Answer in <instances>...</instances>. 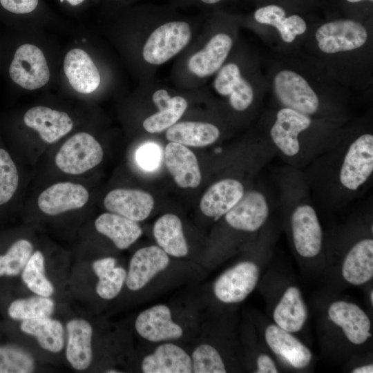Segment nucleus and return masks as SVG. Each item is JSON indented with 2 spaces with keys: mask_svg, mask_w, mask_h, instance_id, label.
Here are the masks:
<instances>
[{
  "mask_svg": "<svg viewBox=\"0 0 373 373\" xmlns=\"http://www.w3.org/2000/svg\"><path fill=\"white\" fill-rule=\"evenodd\" d=\"M302 173L316 207L329 212L345 209L372 186V133H345Z\"/></svg>",
  "mask_w": 373,
  "mask_h": 373,
  "instance_id": "obj_1",
  "label": "nucleus"
},
{
  "mask_svg": "<svg viewBox=\"0 0 373 373\" xmlns=\"http://www.w3.org/2000/svg\"><path fill=\"white\" fill-rule=\"evenodd\" d=\"M322 126L312 116L283 107L275 113L265 137L284 164L302 170L336 144L345 133Z\"/></svg>",
  "mask_w": 373,
  "mask_h": 373,
  "instance_id": "obj_2",
  "label": "nucleus"
},
{
  "mask_svg": "<svg viewBox=\"0 0 373 373\" xmlns=\"http://www.w3.org/2000/svg\"><path fill=\"white\" fill-rule=\"evenodd\" d=\"M173 6L142 5L148 31L139 49L140 57L148 68H154L180 55L191 44L195 24Z\"/></svg>",
  "mask_w": 373,
  "mask_h": 373,
  "instance_id": "obj_3",
  "label": "nucleus"
},
{
  "mask_svg": "<svg viewBox=\"0 0 373 373\" xmlns=\"http://www.w3.org/2000/svg\"><path fill=\"white\" fill-rule=\"evenodd\" d=\"M233 41L224 32L205 37L203 35L182 52L178 73L185 87L202 83L220 70L230 53Z\"/></svg>",
  "mask_w": 373,
  "mask_h": 373,
  "instance_id": "obj_4",
  "label": "nucleus"
},
{
  "mask_svg": "<svg viewBox=\"0 0 373 373\" xmlns=\"http://www.w3.org/2000/svg\"><path fill=\"white\" fill-rule=\"evenodd\" d=\"M276 197L266 183L252 188L222 217L231 229L247 233L260 231L269 220Z\"/></svg>",
  "mask_w": 373,
  "mask_h": 373,
  "instance_id": "obj_5",
  "label": "nucleus"
},
{
  "mask_svg": "<svg viewBox=\"0 0 373 373\" xmlns=\"http://www.w3.org/2000/svg\"><path fill=\"white\" fill-rule=\"evenodd\" d=\"M103 156L99 142L92 135L79 132L64 143L55 156V164L65 173L79 175L97 166Z\"/></svg>",
  "mask_w": 373,
  "mask_h": 373,
  "instance_id": "obj_6",
  "label": "nucleus"
},
{
  "mask_svg": "<svg viewBox=\"0 0 373 373\" xmlns=\"http://www.w3.org/2000/svg\"><path fill=\"white\" fill-rule=\"evenodd\" d=\"M9 75L20 87L34 90L48 82L50 71L43 51L34 44H24L15 52Z\"/></svg>",
  "mask_w": 373,
  "mask_h": 373,
  "instance_id": "obj_7",
  "label": "nucleus"
},
{
  "mask_svg": "<svg viewBox=\"0 0 373 373\" xmlns=\"http://www.w3.org/2000/svg\"><path fill=\"white\" fill-rule=\"evenodd\" d=\"M274 90L283 107L313 116L321 109V101L308 82L299 74L289 70L277 73Z\"/></svg>",
  "mask_w": 373,
  "mask_h": 373,
  "instance_id": "obj_8",
  "label": "nucleus"
},
{
  "mask_svg": "<svg viewBox=\"0 0 373 373\" xmlns=\"http://www.w3.org/2000/svg\"><path fill=\"white\" fill-rule=\"evenodd\" d=\"M259 276L260 269L256 262H240L218 276L213 283V294L224 303H240L254 291Z\"/></svg>",
  "mask_w": 373,
  "mask_h": 373,
  "instance_id": "obj_9",
  "label": "nucleus"
},
{
  "mask_svg": "<svg viewBox=\"0 0 373 373\" xmlns=\"http://www.w3.org/2000/svg\"><path fill=\"white\" fill-rule=\"evenodd\" d=\"M315 36L320 50L332 54L360 48L365 43L367 32L358 22L339 19L322 25Z\"/></svg>",
  "mask_w": 373,
  "mask_h": 373,
  "instance_id": "obj_10",
  "label": "nucleus"
},
{
  "mask_svg": "<svg viewBox=\"0 0 373 373\" xmlns=\"http://www.w3.org/2000/svg\"><path fill=\"white\" fill-rule=\"evenodd\" d=\"M251 188L236 176L221 178L210 186L203 195L200 203V210L204 216L216 220L233 208Z\"/></svg>",
  "mask_w": 373,
  "mask_h": 373,
  "instance_id": "obj_11",
  "label": "nucleus"
},
{
  "mask_svg": "<svg viewBox=\"0 0 373 373\" xmlns=\"http://www.w3.org/2000/svg\"><path fill=\"white\" fill-rule=\"evenodd\" d=\"M212 87L217 94L228 99L229 104L234 111L245 112L254 103L253 87L242 77L236 63L223 64L215 75Z\"/></svg>",
  "mask_w": 373,
  "mask_h": 373,
  "instance_id": "obj_12",
  "label": "nucleus"
},
{
  "mask_svg": "<svg viewBox=\"0 0 373 373\" xmlns=\"http://www.w3.org/2000/svg\"><path fill=\"white\" fill-rule=\"evenodd\" d=\"M137 333L144 339L153 343L180 338L184 330L172 318L171 309L158 304L141 312L135 321Z\"/></svg>",
  "mask_w": 373,
  "mask_h": 373,
  "instance_id": "obj_13",
  "label": "nucleus"
},
{
  "mask_svg": "<svg viewBox=\"0 0 373 373\" xmlns=\"http://www.w3.org/2000/svg\"><path fill=\"white\" fill-rule=\"evenodd\" d=\"M170 263L169 256L157 245L137 250L131 257L126 271V285L131 291L144 288Z\"/></svg>",
  "mask_w": 373,
  "mask_h": 373,
  "instance_id": "obj_14",
  "label": "nucleus"
},
{
  "mask_svg": "<svg viewBox=\"0 0 373 373\" xmlns=\"http://www.w3.org/2000/svg\"><path fill=\"white\" fill-rule=\"evenodd\" d=\"M151 93V101L157 111L146 117L143 128L149 133H162L175 124L188 108V101L182 95H172L164 86H157Z\"/></svg>",
  "mask_w": 373,
  "mask_h": 373,
  "instance_id": "obj_15",
  "label": "nucleus"
},
{
  "mask_svg": "<svg viewBox=\"0 0 373 373\" xmlns=\"http://www.w3.org/2000/svg\"><path fill=\"white\" fill-rule=\"evenodd\" d=\"M88 199L89 193L83 185L69 182H58L39 194L37 205L45 214L56 216L82 208Z\"/></svg>",
  "mask_w": 373,
  "mask_h": 373,
  "instance_id": "obj_16",
  "label": "nucleus"
},
{
  "mask_svg": "<svg viewBox=\"0 0 373 373\" xmlns=\"http://www.w3.org/2000/svg\"><path fill=\"white\" fill-rule=\"evenodd\" d=\"M63 69L69 84L77 93L90 94L101 84L99 68L89 54L82 48H72L66 54Z\"/></svg>",
  "mask_w": 373,
  "mask_h": 373,
  "instance_id": "obj_17",
  "label": "nucleus"
},
{
  "mask_svg": "<svg viewBox=\"0 0 373 373\" xmlns=\"http://www.w3.org/2000/svg\"><path fill=\"white\" fill-rule=\"evenodd\" d=\"M365 233L352 241L343 262V277L354 285H363L373 277V231Z\"/></svg>",
  "mask_w": 373,
  "mask_h": 373,
  "instance_id": "obj_18",
  "label": "nucleus"
},
{
  "mask_svg": "<svg viewBox=\"0 0 373 373\" xmlns=\"http://www.w3.org/2000/svg\"><path fill=\"white\" fill-rule=\"evenodd\" d=\"M23 122L49 144L59 140L73 128V121L68 113L44 106L29 108L23 115Z\"/></svg>",
  "mask_w": 373,
  "mask_h": 373,
  "instance_id": "obj_19",
  "label": "nucleus"
},
{
  "mask_svg": "<svg viewBox=\"0 0 373 373\" xmlns=\"http://www.w3.org/2000/svg\"><path fill=\"white\" fill-rule=\"evenodd\" d=\"M330 321L340 327L347 339L355 345H361L371 336V323L366 313L357 305L338 300L328 308Z\"/></svg>",
  "mask_w": 373,
  "mask_h": 373,
  "instance_id": "obj_20",
  "label": "nucleus"
},
{
  "mask_svg": "<svg viewBox=\"0 0 373 373\" xmlns=\"http://www.w3.org/2000/svg\"><path fill=\"white\" fill-rule=\"evenodd\" d=\"M104 205L109 212L139 222L149 216L154 207V199L150 193L142 190L115 189L106 194Z\"/></svg>",
  "mask_w": 373,
  "mask_h": 373,
  "instance_id": "obj_21",
  "label": "nucleus"
},
{
  "mask_svg": "<svg viewBox=\"0 0 373 373\" xmlns=\"http://www.w3.org/2000/svg\"><path fill=\"white\" fill-rule=\"evenodd\" d=\"M164 160L167 170L181 188H195L202 175L195 154L186 146L170 142L166 146Z\"/></svg>",
  "mask_w": 373,
  "mask_h": 373,
  "instance_id": "obj_22",
  "label": "nucleus"
},
{
  "mask_svg": "<svg viewBox=\"0 0 373 373\" xmlns=\"http://www.w3.org/2000/svg\"><path fill=\"white\" fill-rule=\"evenodd\" d=\"M265 338L272 352L291 367L303 369L309 365L311 351L291 332L271 324L265 329Z\"/></svg>",
  "mask_w": 373,
  "mask_h": 373,
  "instance_id": "obj_23",
  "label": "nucleus"
},
{
  "mask_svg": "<svg viewBox=\"0 0 373 373\" xmlns=\"http://www.w3.org/2000/svg\"><path fill=\"white\" fill-rule=\"evenodd\" d=\"M144 373H191V355L172 343L159 345L141 363Z\"/></svg>",
  "mask_w": 373,
  "mask_h": 373,
  "instance_id": "obj_24",
  "label": "nucleus"
},
{
  "mask_svg": "<svg viewBox=\"0 0 373 373\" xmlns=\"http://www.w3.org/2000/svg\"><path fill=\"white\" fill-rule=\"evenodd\" d=\"M67 343L66 356L77 370L87 369L93 360V327L83 318H74L66 324Z\"/></svg>",
  "mask_w": 373,
  "mask_h": 373,
  "instance_id": "obj_25",
  "label": "nucleus"
},
{
  "mask_svg": "<svg viewBox=\"0 0 373 373\" xmlns=\"http://www.w3.org/2000/svg\"><path fill=\"white\" fill-rule=\"evenodd\" d=\"M169 142L186 146L202 147L216 142L221 135L216 124L199 121L178 122L166 130Z\"/></svg>",
  "mask_w": 373,
  "mask_h": 373,
  "instance_id": "obj_26",
  "label": "nucleus"
},
{
  "mask_svg": "<svg viewBox=\"0 0 373 373\" xmlns=\"http://www.w3.org/2000/svg\"><path fill=\"white\" fill-rule=\"evenodd\" d=\"M273 318L276 325L293 333L299 332L307 318V309L300 289L296 286L286 289L276 305Z\"/></svg>",
  "mask_w": 373,
  "mask_h": 373,
  "instance_id": "obj_27",
  "label": "nucleus"
},
{
  "mask_svg": "<svg viewBox=\"0 0 373 373\" xmlns=\"http://www.w3.org/2000/svg\"><path fill=\"white\" fill-rule=\"evenodd\" d=\"M95 227L122 250L128 248L142 234L137 222L111 212L99 215L95 221Z\"/></svg>",
  "mask_w": 373,
  "mask_h": 373,
  "instance_id": "obj_28",
  "label": "nucleus"
},
{
  "mask_svg": "<svg viewBox=\"0 0 373 373\" xmlns=\"http://www.w3.org/2000/svg\"><path fill=\"white\" fill-rule=\"evenodd\" d=\"M153 233L157 246L169 256L175 258L187 256L189 247L181 220L176 215L166 213L160 216L153 224Z\"/></svg>",
  "mask_w": 373,
  "mask_h": 373,
  "instance_id": "obj_29",
  "label": "nucleus"
},
{
  "mask_svg": "<svg viewBox=\"0 0 373 373\" xmlns=\"http://www.w3.org/2000/svg\"><path fill=\"white\" fill-rule=\"evenodd\" d=\"M254 19L262 24L274 26L280 32L283 40L292 42L296 37L303 34L307 25L305 20L297 15L286 17L285 10L276 5H268L257 9L254 14Z\"/></svg>",
  "mask_w": 373,
  "mask_h": 373,
  "instance_id": "obj_30",
  "label": "nucleus"
},
{
  "mask_svg": "<svg viewBox=\"0 0 373 373\" xmlns=\"http://www.w3.org/2000/svg\"><path fill=\"white\" fill-rule=\"evenodd\" d=\"M21 330L34 336L44 350L59 352L64 345V330L60 321L48 317H43L21 321Z\"/></svg>",
  "mask_w": 373,
  "mask_h": 373,
  "instance_id": "obj_31",
  "label": "nucleus"
},
{
  "mask_svg": "<svg viewBox=\"0 0 373 373\" xmlns=\"http://www.w3.org/2000/svg\"><path fill=\"white\" fill-rule=\"evenodd\" d=\"M92 268L98 278L95 287L97 295L105 300L115 298L120 293L126 282V269L116 266V259L113 257L94 261Z\"/></svg>",
  "mask_w": 373,
  "mask_h": 373,
  "instance_id": "obj_32",
  "label": "nucleus"
},
{
  "mask_svg": "<svg viewBox=\"0 0 373 373\" xmlns=\"http://www.w3.org/2000/svg\"><path fill=\"white\" fill-rule=\"evenodd\" d=\"M54 309L55 303L50 297L36 294L12 302L8 314L11 318L23 321L50 316Z\"/></svg>",
  "mask_w": 373,
  "mask_h": 373,
  "instance_id": "obj_33",
  "label": "nucleus"
},
{
  "mask_svg": "<svg viewBox=\"0 0 373 373\" xmlns=\"http://www.w3.org/2000/svg\"><path fill=\"white\" fill-rule=\"evenodd\" d=\"M21 278L26 287L37 295L50 297L54 286L45 274L44 257L40 251L32 252L23 269Z\"/></svg>",
  "mask_w": 373,
  "mask_h": 373,
  "instance_id": "obj_34",
  "label": "nucleus"
},
{
  "mask_svg": "<svg viewBox=\"0 0 373 373\" xmlns=\"http://www.w3.org/2000/svg\"><path fill=\"white\" fill-rule=\"evenodd\" d=\"M33 252V245L26 239L15 241L4 255H0V276H15L23 269Z\"/></svg>",
  "mask_w": 373,
  "mask_h": 373,
  "instance_id": "obj_35",
  "label": "nucleus"
},
{
  "mask_svg": "<svg viewBox=\"0 0 373 373\" xmlns=\"http://www.w3.org/2000/svg\"><path fill=\"white\" fill-rule=\"evenodd\" d=\"M35 362L27 350L12 345L0 346V373H30Z\"/></svg>",
  "mask_w": 373,
  "mask_h": 373,
  "instance_id": "obj_36",
  "label": "nucleus"
},
{
  "mask_svg": "<svg viewBox=\"0 0 373 373\" xmlns=\"http://www.w3.org/2000/svg\"><path fill=\"white\" fill-rule=\"evenodd\" d=\"M192 372L224 373L227 368L220 352L213 345L202 343L198 345L191 354Z\"/></svg>",
  "mask_w": 373,
  "mask_h": 373,
  "instance_id": "obj_37",
  "label": "nucleus"
},
{
  "mask_svg": "<svg viewBox=\"0 0 373 373\" xmlns=\"http://www.w3.org/2000/svg\"><path fill=\"white\" fill-rule=\"evenodd\" d=\"M19 186V173L9 153L0 148V205L9 202Z\"/></svg>",
  "mask_w": 373,
  "mask_h": 373,
  "instance_id": "obj_38",
  "label": "nucleus"
},
{
  "mask_svg": "<svg viewBox=\"0 0 373 373\" xmlns=\"http://www.w3.org/2000/svg\"><path fill=\"white\" fill-rule=\"evenodd\" d=\"M6 11L19 15H34L42 10L41 0H0Z\"/></svg>",
  "mask_w": 373,
  "mask_h": 373,
  "instance_id": "obj_39",
  "label": "nucleus"
},
{
  "mask_svg": "<svg viewBox=\"0 0 373 373\" xmlns=\"http://www.w3.org/2000/svg\"><path fill=\"white\" fill-rule=\"evenodd\" d=\"M160 153L157 144L147 143L139 148L136 153V160L142 169L152 171L157 168L160 163Z\"/></svg>",
  "mask_w": 373,
  "mask_h": 373,
  "instance_id": "obj_40",
  "label": "nucleus"
},
{
  "mask_svg": "<svg viewBox=\"0 0 373 373\" xmlns=\"http://www.w3.org/2000/svg\"><path fill=\"white\" fill-rule=\"evenodd\" d=\"M223 0H171V6L174 8L196 7L208 9L220 4Z\"/></svg>",
  "mask_w": 373,
  "mask_h": 373,
  "instance_id": "obj_41",
  "label": "nucleus"
},
{
  "mask_svg": "<svg viewBox=\"0 0 373 373\" xmlns=\"http://www.w3.org/2000/svg\"><path fill=\"white\" fill-rule=\"evenodd\" d=\"M256 373H277L278 372L276 365L271 358L265 354H260L256 361Z\"/></svg>",
  "mask_w": 373,
  "mask_h": 373,
  "instance_id": "obj_42",
  "label": "nucleus"
},
{
  "mask_svg": "<svg viewBox=\"0 0 373 373\" xmlns=\"http://www.w3.org/2000/svg\"><path fill=\"white\" fill-rule=\"evenodd\" d=\"M137 1L139 0H105L104 4L108 8L117 10L131 6Z\"/></svg>",
  "mask_w": 373,
  "mask_h": 373,
  "instance_id": "obj_43",
  "label": "nucleus"
},
{
  "mask_svg": "<svg viewBox=\"0 0 373 373\" xmlns=\"http://www.w3.org/2000/svg\"><path fill=\"white\" fill-rule=\"evenodd\" d=\"M66 6L70 8H79L85 5L88 0H59Z\"/></svg>",
  "mask_w": 373,
  "mask_h": 373,
  "instance_id": "obj_44",
  "label": "nucleus"
},
{
  "mask_svg": "<svg viewBox=\"0 0 373 373\" xmlns=\"http://www.w3.org/2000/svg\"><path fill=\"white\" fill-rule=\"evenodd\" d=\"M352 373H372L373 365L367 364L360 367H355L352 371Z\"/></svg>",
  "mask_w": 373,
  "mask_h": 373,
  "instance_id": "obj_45",
  "label": "nucleus"
},
{
  "mask_svg": "<svg viewBox=\"0 0 373 373\" xmlns=\"http://www.w3.org/2000/svg\"><path fill=\"white\" fill-rule=\"evenodd\" d=\"M106 372H108V373H118V372H121L118 371L117 370H115V369H109V370H107L106 371Z\"/></svg>",
  "mask_w": 373,
  "mask_h": 373,
  "instance_id": "obj_46",
  "label": "nucleus"
},
{
  "mask_svg": "<svg viewBox=\"0 0 373 373\" xmlns=\"http://www.w3.org/2000/svg\"><path fill=\"white\" fill-rule=\"evenodd\" d=\"M370 300L371 304L372 305L373 303V291L372 290H371L370 291Z\"/></svg>",
  "mask_w": 373,
  "mask_h": 373,
  "instance_id": "obj_47",
  "label": "nucleus"
},
{
  "mask_svg": "<svg viewBox=\"0 0 373 373\" xmlns=\"http://www.w3.org/2000/svg\"><path fill=\"white\" fill-rule=\"evenodd\" d=\"M346 1L350 3H357L363 0H346ZM368 1H372L373 0H368Z\"/></svg>",
  "mask_w": 373,
  "mask_h": 373,
  "instance_id": "obj_48",
  "label": "nucleus"
}]
</instances>
